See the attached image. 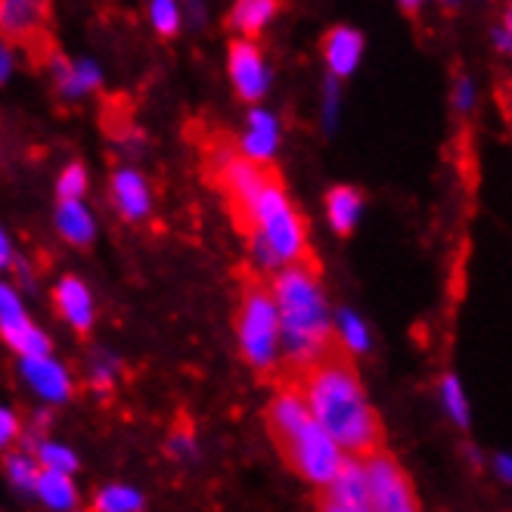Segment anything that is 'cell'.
<instances>
[{"instance_id": "obj_1", "label": "cell", "mask_w": 512, "mask_h": 512, "mask_svg": "<svg viewBox=\"0 0 512 512\" xmlns=\"http://www.w3.org/2000/svg\"><path fill=\"white\" fill-rule=\"evenodd\" d=\"M274 382L277 388L295 391L308 404L311 416L339 444V450H348L360 460L376 454V450H385L382 419L370 407L354 360L339 339L323 354H317L311 364L280 373Z\"/></svg>"}, {"instance_id": "obj_2", "label": "cell", "mask_w": 512, "mask_h": 512, "mask_svg": "<svg viewBox=\"0 0 512 512\" xmlns=\"http://www.w3.org/2000/svg\"><path fill=\"white\" fill-rule=\"evenodd\" d=\"M320 270L289 264L277 280H270L280 317V348L283 364L277 367L274 379L280 373L298 370L311 364L317 354H323L339 336L326 320V301L320 292Z\"/></svg>"}, {"instance_id": "obj_3", "label": "cell", "mask_w": 512, "mask_h": 512, "mask_svg": "<svg viewBox=\"0 0 512 512\" xmlns=\"http://www.w3.org/2000/svg\"><path fill=\"white\" fill-rule=\"evenodd\" d=\"M264 423H267L270 441L280 450L283 463L295 475H301L317 488L336 475L342 463L339 444L320 429L308 404L301 401L295 391H286V388L277 391V398L264 410Z\"/></svg>"}, {"instance_id": "obj_4", "label": "cell", "mask_w": 512, "mask_h": 512, "mask_svg": "<svg viewBox=\"0 0 512 512\" xmlns=\"http://www.w3.org/2000/svg\"><path fill=\"white\" fill-rule=\"evenodd\" d=\"M239 286H243V301H239L236 314L239 348H243L246 364L255 373L274 376L280 367V317L274 289H270V280H264L255 270H243Z\"/></svg>"}, {"instance_id": "obj_5", "label": "cell", "mask_w": 512, "mask_h": 512, "mask_svg": "<svg viewBox=\"0 0 512 512\" xmlns=\"http://www.w3.org/2000/svg\"><path fill=\"white\" fill-rule=\"evenodd\" d=\"M50 4L47 0H0V41L25 47L35 63L50 59Z\"/></svg>"}, {"instance_id": "obj_6", "label": "cell", "mask_w": 512, "mask_h": 512, "mask_svg": "<svg viewBox=\"0 0 512 512\" xmlns=\"http://www.w3.org/2000/svg\"><path fill=\"white\" fill-rule=\"evenodd\" d=\"M364 472H367V488H370V509L382 512H413L419 509L416 491L410 485L407 472L391 460L385 450L364 457Z\"/></svg>"}, {"instance_id": "obj_7", "label": "cell", "mask_w": 512, "mask_h": 512, "mask_svg": "<svg viewBox=\"0 0 512 512\" xmlns=\"http://www.w3.org/2000/svg\"><path fill=\"white\" fill-rule=\"evenodd\" d=\"M320 506L336 509V512H360L370 509V488H367V472L364 463L342 460L336 475L320 485Z\"/></svg>"}, {"instance_id": "obj_8", "label": "cell", "mask_w": 512, "mask_h": 512, "mask_svg": "<svg viewBox=\"0 0 512 512\" xmlns=\"http://www.w3.org/2000/svg\"><path fill=\"white\" fill-rule=\"evenodd\" d=\"M230 78L239 100L258 103L267 90V69L261 50L252 41H233L230 44Z\"/></svg>"}, {"instance_id": "obj_9", "label": "cell", "mask_w": 512, "mask_h": 512, "mask_svg": "<svg viewBox=\"0 0 512 512\" xmlns=\"http://www.w3.org/2000/svg\"><path fill=\"white\" fill-rule=\"evenodd\" d=\"M0 336H4V342L22 354V357H32V354H50V339L41 333L38 326H32V320H28L22 314V308H7L0 311Z\"/></svg>"}, {"instance_id": "obj_10", "label": "cell", "mask_w": 512, "mask_h": 512, "mask_svg": "<svg viewBox=\"0 0 512 512\" xmlns=\"http://www.w3.org/2000/svg\"><path fill=\"white\" fill-rule=\"evenodd\" d=\"M22 373L28 379V385L38 388L47 401H66L72 398V382L66 376V370L50 360V354H32L22 357Z\"/></svg>"}, {"instance_id": "obj_11", "label": "cell", "mask_w": 512, "mask_h": 512, "mask_svg": "<svg viewBox=\"0 0 512 512\" xmlns=\"http://www.w3.org/2000/svg\"><path fill=\"white\" fill-rule=\"evenodd\" d=\"M360 53H364V38H360L354 28L339 25L323 38V59L336 78H348L354 72Z\"/></svg>"}, {"instance_id": "obj_12", "label": "cell", "mask_w": 512, "mask_h": 512, "mask_svg": "<svg viewBox=\"0 0 512 512\" xmlns=\"http://www.w3.org/2000/svg\"><path fill=\"white\" fill-rule=\"evenodd\" d=\"M53 305H56L59 314H63L78 329L81 336L90 329V323H94V305H90V292L75 277H66L63 283L53 289Z\"/></svg>"}, {"instance_id": "obj_13", "label": "cell", "mask_w": 512, "mask_h": 512, "mask_svg": "<svg viewBox=\"0 0 512 512\" xmlns=\"http://www.w3.org/2000/svg\"><path fill=\"white\" fill-rule=\"evenodd\" d=\"M112 199H115L118 215L125 221H143L149 215V190L143 184V177L134 171H115Z\"/></svg>"}, {"instance_id": "obj_14", "label": "cell", "mask_w": 512, "mask_h": 512, "mask_svg": "<svg viewBox=\"0 0 512 512\" xmlns=\"http://www.w3.org/2000/svg\"><path fill=\"white\" fill-rule=\"evenodd\" d=\"M249 125H252V131H249L243 140H239V153L249 156V159H255V162H270V159H274L277 140H280L274 115H267V112L255 109V112L249 115Z\"/></svg>"}, {"instance_id": "obj_15", "label": "cell", "mask_w": 512, "mask_h": 512, "mask_svg": "<svg viewBox=\"0 0 512 512\" xmlns=\"http://www.w3.org/2000/svg\"><path fill=\"white\" fill-rule=\"evenodd\" d=\"M360 208H364V196L354 187H333L326 193V218L339 236H348L354 230Z\"/></svg>"}, {"instance_id": "obj_16", "label": "cell", "mask_w": 512, "mask_h": 512, "mask_svg": "<svg viewBox=\"0 0 512 512\" xmlns=\"http://www.w3.org/2000/svg\"><path fill=\"white\" fill-rule=\"evenodd\" d=\"M56 227H59V233H63L66 243H72V246H90V243H94V218L87 215V208L78 199L59 202Z\"/></svg>"}, {"instance_id": "obj_17", "label": "cell", "mask_w": 512, "mask_h": 512, "mask_svg": "<svg viewBox=\"0 0 512 512\" xmlns=\"http://www.w3.org/2000/svg\"><path fill=\"white\" fill-rule=\"evenodd\" d=\"M35 491L53 509H75L78 503V491L72 485L69 472H59V469H38Z\"/></svg>"}, {"instance_id": "obj_18", "label": "cell", "mask_w": 512, "mask_h": 512, "mask_svg": "<svg viewBox=\"0 0 512 512\" xmlns=\"http://www.w3.org/2000/svg\"><path fill=\"white\" fill-rule=\"evenodd\" d=\"M280 0H236V7L230 13V25L255 38L261 28L277 16Z\"/></svg>"}, {"instance_id": "obj_19", "label": "cell", "mask_w": 512, "mask_h": 512, "mask_svg": "<svg viewBox=\"0 0 512 512\" xmlns=\"http://www.w3.org/2000/svg\"><path fill=\"white\" fill-rule=\"evenodd\" d=\"M140 506H143V500L131 488H115L112 485V488L97 491V497H94L97 512H131V509H140Z\"/></svg>"}, {"instance_id": "obj_20", "label": "cell", "mask_w": 512, "mask_h": 512, "mask_svg": "<svg viewBox=\"0 0 512 512\" xmlns=\"http://www.w3.org/2000/svg\"><path fill=\"white\" fill-rule=\"evenodd\" d=\"M339 342L348 348V351H367L370 345V336H367V326L360 323L351 311H342L339 314V329H336Z\"/></svg>"}, {"instance_id": "obj_21", "label": "cell", "mask_w": 512, "mask_h": 512, "mask_svg": "<svg viewBox=\"0 0 512 512\" xmlns=\"http://www.w3.org/2000/svg\"><path fill=\"white\" fill-rule=\"evenodd\" d=\"M149 19H153L156 32L162 38H174L177 28H180V7L174 0H153V7H149Z\"/></svg>"}, {"instance_id": "obj_22", "label": "cell", "mask_w": 512, "mask_h": 512, "mask_svg": "<svg viewBox=\"0 0 512 512\" xmlns=\"http://www.w3.org/2000/svg\"><path fill=\"white\" fill-rule=\"evenodd\" d=\"M84 190H87V171H84L81 162L69 165L63 174H59V180H56V193H59V199H81Z\"/></svg>"}, {"instance_id": "obj_23", "label": "cell", "mask_w": 512, "mask_h": 512, "mask_svg": "<svg viewBox=\"0 0 512 512\" xmlns=\"http://www.w3.org/2000/svg\"><path fill=\"white\" fill-rule=\"evenodd\" d=\"M441 391H444L447 413L457 419V426H469V410H466V398H463V391H460V382L454 376H444Z\"/></svg>"}, {"instance_id": "obj_24", "label": "cell", "mask_w": 512, "mask_h": 512, "mask_svg": "<svg viewBox=\"0 0 512 512\" xmlns=\"http://www.w3.org/2000/svg\"><path fill=\"white\" fill-rule=\"evenodd\" d=\"M38 460H41L44 469H59V472H75V466H78L72 450L59 447V444H41Z\"/></svg>"}, {"instance_id": "obj_25", "label": "cell", "mask_w": 512, "mask_h": 512, "mask_svg": "<svg viewBox=\"0 0 512 512\" xmlns=\"http://www.w3.org/2000/svg\"><path fill=\"white\" fill-rule=\"evenodd\" d=\"M7 472L16 481L19 488H35V478H38V466L28 460V457H7Z\"/></svg>"}, {"instance_id": "obj_26", "label": "cell", "mask_w": 512, "mask_h": 512, "mask_svg": "<svg viewBox=\"0 0 512 512\" xmlns=\"http://www.w3.org/2000/svg\"><path fill=\"white\" fill-rule=\"evenodd\" d=\"M193 450V429L187 423H180L174 432H171V441H168V454L171 457H187Z\"/></svg>"}, {"instance_id": "obj_27", "label": "cell", "mask_w": 512, "mask_h": 512, "mask_svg": "<svg viewBox=\"0 0 512 512\" xmlns=\"http://www.w3.org/2000/svg\"><path fill=\"white\" fill-rule=\"evenodd\" d=\"M19 438V419L10 410H0V447H7Z\"/></svg>"}, {"instance_id": "obj_28", "label": "cell", "mask_w": 512, "mask_h": 512, "mask_svg": "<svg viewBox=\"0 0 512 512\" xmlns=\"http://www.w3.org/2000/svg\"><path fill=\"white\" fill-rule=\"evenodd\" d=\"M75 78H78V84H81V90H94L97 84H100V72L90 66V63H78L75 66Z\"/></svg>"}, {"instance_id": "obj_29", "label": "cell", "mask_w": 512, "mask_h": 512, "mask_svg": "<svg viewBox=\"0 0 512 512\" xmlns=\"http://www.w3.org/2000/svg\"><path fill=\"white\" fill-rule=\"evenodd\" d=\"M469 103H472V87H469V81H463L460 90H457V106L460 109H469Z\"/></svg>"}, {"instance_id": "obj_30", "label": "cell", "mask_w": 512, "mask_h": 512, "mask_svg": "<svg viewBox=\"0 0 512 512\" xmlns=\"http://www.w3.org/2000/svg\"><path fill=\"white\" fill-rule=\"evenodd\" d=\"M10 63H13V59H10V50H7L4 44H0V81H4V78L10 75Z\"/></svg>"}, {"instance_id": "obj_31", "label": "cell", "mask_w": 512, "mask_h": 512, "mask_svg": "<svg viewBox=\"0 0 512 512\" xmlns=\"http://www.w3.org/2000/svg\"><path fill=\"white\" fill-rule=\"evenodd\" d=\"M10 243H7V236H4V230H0V267H7L10 264Z\"/></svg>"}, {"instance_id": "obj_32", "label": "cell", "mask_w": 512, "mask_h": 512, "mask_svg": "<svg viewBox=\"0 0 512 512\" xmlns=\"http://www.w3.org/2000/svg\"><path fill=\"white\" fill-rule=\"evenodd\" d=\"M398 4H401V7H404L407 13H416V7L423 4V0H398Z\"/></svg>"}, {"instance_id": "obj_33", "label": "cell", "mask_w": 512, "mask_h": 512, "mask_svg": "<svg viewBox=\"0 0 512 512\" xmlns=\"http://www.w3.org/2000/svg\"><path fill=\"white\" fill-rule=\"evenodd\" d=\"M497 466H500V475H503V478H509V457H500V460H497Z\"/></svg>"}]
</instances>
